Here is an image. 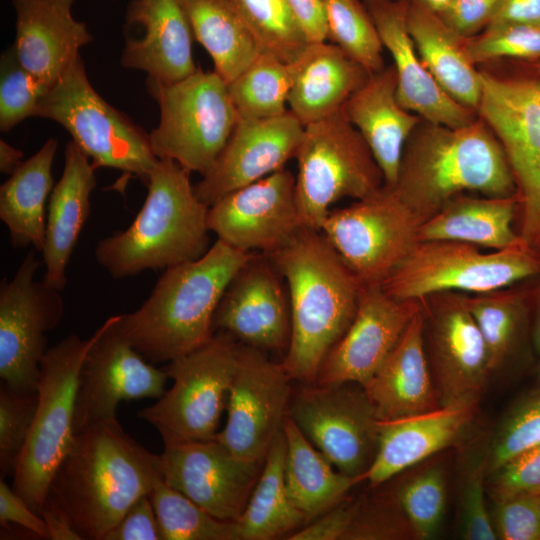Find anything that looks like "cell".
<instances>
[{
  "mask_svg": "<svg viewBox=\"0 0 540 540\" xmlns=\"http://www.w3.org/2000/svg\"><path fill=\"white\" fill-rule=\"evenodd\" d=\"M194 39L208 52L214 71L228 84L261 53L232 0H180Z\"/></svg>",
  "mask_w": 540,
  "mask_h": 540,
  "instance_id": "obj_36",
  "label": "cell"
},
{
  "mask_svg": "<svg viewBox=\"0 0 540 540\" xmlns=\"http://www.w3.org/2000/svg\"><path fill=\"white\" fill-rule=\"evenodd\" d=\"M286 440H274L249 501L235 522L237 540H272L295 532L307 522L290 500L284 477Z\"/></svg>",
  "mask_w": 540,
  "mask_h": 540,
  "instance_id": "obj_37",
  "label": "cell"
},
{
  "mask_svg": "<svg viewBox=\"0 0 540 540\" xmlns=\"http://www.w3.org/2000/svg\"><path fill=\"white\" fill-rule=\"evenodd\" d=\"M422 223L384 185L367 198L331 209L320 231L362 284H381L419 242Z\"/></svg>",
  "mask_w": 540,
  "mask_h": 540,
  "instance_id": "obj_13",
  "label": "cell"
},
{
  "mask_svg": "<svg viewBox=\"0 0 540 540\" xmlns=\"http://www.w3.org/2000/svg\"><path fill=\"white\" fill-rule=\"evenodd\" d=\"M407 28L427 70L458 103L477 112L483 82L465 52V40L437 11L420 0H409Z\"/></svg>",
  "mask_w": 540,
  "mask_h": 540,
  "instance_id": "obj_32",
  "label": "cell"
},
{
  "mask_svg": "<svg viewBox=\"0 0 540 540\" xmlns=\"http://www.w3.org/2000/svg\"><path fill=\"white\" fill-rule=\"evenodd\" d=\"M261 52L294 62L308 45L286 0H232Z\"/></svg>",
  "mask_w": 540,
  "mask_h": 540,
  "instance_id": "obj_44",
  "label": "cell"
},
{
  "mask_svg": "<svg viewBox=\"0 0 540 540\" xmlns=\"http://www.w3.org/2000/svg\"><path fill=\"white\" fill-rule=\"evenodd\" d=\"M44 519L49 537L52 540H83L74 529L68 517L57 507L44 503L40 511Z\"/></svg>",
  "mask_w": 540,
  "mask_h": 540,
  "instance_id": "obj_58",
  "label": "cell"
},
{
  "mask_svg": "<svg viewBox=\"0 0 540 540\" xmlns=\"http://www.w3.org/2000/svg\"><path fill=\"white\" fill-rule=\"evenodd\" d=\"M304 125L288 110L267 119H238L212 167L194 186L207 206L238 188L284 168L295 158Z\"/></svg>",
  "mask_w": 540,
  "mask_h": 540,
  "instance_id": "obj_23",
  "label": "cell"
},
{
  "mask_svg": "<svg viewBox=\"0 0 540 540\" xmlns=\"http://www.w3.org/2000/svg\"><path fill=\"white\" fill-rule=\"evenodd\" d=\"M391 188L422 222L466 191L492 197L517 192L504 149L479 116L462 127L421 119L405 143Z\"/></svg>",
  "mask_w": 540,
  "mask_h": 540,
  "instance_id": "obj_4",
  "label": "cell"
},
{
  "mask_svg": "<svg viewBox=\"0 0 540 540\" xmlns=\"http://www.w3.org/2000/svg\"><path fill=\"white\" fill-rule=\"evenodd\" d=\"M415 539L392 491L359 498L345 540Z\"/></svg>",
  "mask_w": 540,
  "mask_h": 540,
  "instance_id": "obj_49",
  "label": "cell"
},
{
  "mask_svg": "<svg viewBox=\"0 0 540 540\" xmlns=\"http://www.w3.org/2000/svg\"><path fill=\"white\" fill-rule=\"evenodd\" d=\"M23 152L4 140H0V171L12 175L22 164Z\"/></svg>",
  "mask_w": 540,
  "mask_h": 540,
  "instance_id": "obj_59",
  "label": "cell"
},
{
  "mask_svg": "<svg viewBox=\"0 0 540 540\" xmlns=\"http://www.w3.org/2000/svg\"><path fill=\"white\" fill-rule=\"evenodd\" d=\"M426 353L443 407H478L491 374L482 334L461 292L421 299Z\"/></svg>",
  "mask_w": 540,
  "mask_h": 540,
  "instance_id": "obj_16",
  "label": "cell"
},
{
  "mask_svg": "<svg viewBox=\"0 0 540 540\" xmlns=\"http://www.w3.org/2000/svg\"><path fill=\"white\" fill-rule=\"evenodd\" d=\"M38 403V392L0 388V476L13 474L29 436Z\"/></svg>",
  "mask_w": 540,
  "mask_h": 540,
  "instance_id": "obj_48",
  "label": "cell"
},
{
  "mask_svg": "<svg viewBox=\"0 0 540 540\" xmlns=\"http://www.w3.org/2000/svg\"><path fill=\"white\" fill-rule=\"evenodd\" d=\"M518 208L517 194L481 198L462 194L420 225L418 241L451 240L493 250L524 245L513 227Z\"/></svg>",
  "mask_w": 540,
  "mask_h": 540,
  "instance_id": "obj_33",
  "label": "cell"
},
{
  "mask_svg": "<svg viewBox=\"0 0 540 540\" xmlns=\"http://www.w3.org/2000/svg\"><path fill=\"white\" fill-rule=\"evenodd\" d=\"M487 495L499 501L540 493V444L506 460L487 477Z\"/></svg>",
  "mask_w": 540,
  "mask_h": 540,
  "instance_id": "obj_50",
  "label": "cell"
},
{
  "mask_svg": "<svg viewBox=\"0 0 540 540\" xmlns=\"http://www.w3.org/2000/svg\"><path fill=\"white\" fill-rule=\"evenodd\" d=\"M160 477L158 455L128 435L115 417L75 434L44 503L60 509L83 540H102Z\"/></svg>",
  "mask_w": 540,
  "mask_h": 540,
  "instance_id": "obj_1",
  "label": "cell"
},
{
  "mask_svg": "<svg viewBox=\"0 0 540 540\" xmlns=\"http://www.w3.org/2000/svg\"><path fill=\"white\" fill-rule=\"evenodd\" d=\"M30 249L12 278L0 283V378L18 391H36L47 352L46 333L64 313L61 291L34 276L41 266Z\"/></svg>",
  "mask_w": 540,
  "mask_h": 540,
  "instance_id": "obj_15",
  "label": "cell"
},
{
  "mask_svg": "<svg viewBox=\"0 0 540 540\" xmlns=\"http://www.w3.org/2000/svg\"><path fill=\"white\" fill-rule=\"evenodd\" d=\"M117 315L94 333L82 363L75 404V433L116 417L120 402L159 399L169 378L147 361L119 332Z\"/></svg>",
  "mask_w": 540,
  "mask_h": 540,
  "instance_id": "obj_18",
  "label": "cell"
},
{
  "mask_svg": "<svg viewBox=\"0 0 540 540\" xmlns=\"http://www.w3.org/2000/svg\"><path fill=\"white\" fill-rule=\"evenodd\" d=\"M540 275V257L525 245L482 252L473 244L419 241L381 283L399 300L441 292L480 294L514 286Z\"/></svg>",
  "mask_w": 540,
  "mask_h": 540,
  "instance_id": "obj_9",
  "label": "cell"
},
{
  "mask_svg": "<svg viewBox=\"0 0 540 540\" xmlns=\"http://www.w3.org/2000/svg\"><path fill=\"white\" fill-rule=\"evenodd\" d=\"M478 407H443L380 421L375 456L363 481L377 488L400 473L461 444L467 437Z\"/></svg>",
  "mask_w": 540,
  "mask_h": 540,
  "instance_id": "obj_26",
  "label": "cell"
},
{
  "mask_svg": "<svg viewBox=\"0 0 540 540\" xmlns=\"http://www.w3.org/2000/svg\"><path fill=\"white\" fill-rule=\"evenodd\" d=\"M421 307V299L399 300L381 284H362L356 313L322 362L316 383H369Z\"/></svg>",
  "mask_w": 540,
  "mask_h": 540,
  "instance_id": "obj_21",
  "label": "cell"
},
{
  "mask_svg": "<svg viewBox=\"0 0 540 540\" xmlns=\"http://www.w3.org/2000/svg\"><path fill=\"white\" fill-rule=\"evenodd\" d=\"M503 0H451L438 12L442 19L464 37H471L488 26Z\"/></svg>",
  "mask_w": 540,
  "mask_h": 540,
  "instance_id": "obj_54",
  "label": "cell"
},
{
  "mask_svg": "<svg viewBox=\"0 0 540 540\" xmlns=\"http://www.w3.org/2000/svg\"><path fill=\"white\" fill-rule=\"evenodd\" d=\"M481 74L477 114L504 149L519 199L518 233L540 257V90L534 79Z\"/></svg>",
  "mask_w": 540,
  "mask_h": 540,
  "instance_id": "obj_12",
  "label": "cell"
},
{
  "mask_svg": "<svg viewBox=\"0 0 540 540\" xmlns=\"http://www.w3.org/2000/svg\"><path fill=\"white\" fill-rule=\"evenodd\" d=\"M93 335L71 334L47 350L37 385L32 427L13 476V490L37 514L56 469L75 436L74 416L79 374Z\"/></svg>",
  "mask_w": 540,
  "mask_h": 540,
  "instance_id": "obj_7",
  "label": "cell"
},
{
  "mask_svg": "<svg viewBox=\"0 0 540 540\" xmlns=\"http://www.w3.org/2000/svg\"><path fill=\"white\" fill-rule=\"evenodd\" d=\"M0 130L7 132L24 119L36 115L50 87L28 72L12 48L0 62Z\"/></svg>",
  "mask_w": 540,
  "mask_h": 540,
  "instance_id": "obj_46",
  "label": "cell"
},
{
  "mask_svg": "<svg viewBox=\"0 0 540 540\" xmlns=\"http://www.w3.org/2000/svg\"><path fill=\"white\" fill-rule=\"evenodd\" d=\"M535 377H536V383L540 384V363L537 366Z\"/></svg>",
  "mask_w": 540,
  "mask_h": 540,
  "instance_id": "obj_63",
  "label": "cell"
},
{
  "mask_svg": "<svg viewBox=\"0 0 540 540\" xmlns=\"http://www.w3.org/2000/svg\"><path fill=\"white\" fill-rule=\"evenodd\" d=\"M531 298L532 289L510 287L465 295L468 310L484 339L492 375L510 365L530 339Z\"/></svg>",
  "mask_w": 540,
  "mask_h": 540,
  "instance_id": "obj_38",
  "label": "cell"
},
{
  "mask_svg": "<svg viewBox=\"0 0 540 540\" xmlns=\"http://www.w3.org/2000/svg\"><path fill=\"white\" fill-rule=\"evenodd\" d=\"M207 225L217 239L250 253L270 254L303 228L296 176L282 168L219 198L208 208Z\"/></svg>",
  "mask_w": 540,
  "mask_h": 540,
  "instance_id": "obj_19",
  "label": "cell"
},
{
  "mask_svg": "<svg viewBox=\"0 0 540 540\" xmlns=\"http://www.w3.org/2000/svg\"><path fill=\"white\" fill-rule=\"evenodd\" d=\"M491 521L500 540H540V493L493 502Z\"/></svg>",
  "mask_w": 540,
  "mask_h": 540,
  "instance_id": "obj_51",
  "label": "cell"
},
{
  "mask_svg": "<svg viewBox=\"0 0 540 540\" xmlns=\"http://www.w3.org/2000/svg\"><path fill=\"white\" fill-rule=\"evenodd\" d=\"M540 444V384L505 412L488 446V475L509 458Z\"/></svg>",
  "mask_w": 540,
  "mask_h": 540,
  "instance_id": "obj_45",
  "label": "cell"
},
{
  "mask_svg": "<svg viewBox=\"0 0 540 540\" xmlns=\"http://www.w3.org/2000/svg\"><path fill=\"white\" fill-rule=\"evenodd\" d=\"M145 185L146 199L132 223L95 248L97 263L114 279L192 261L210 247L209 206L196 195L190 172L158 158Z\"/></svg>",
  "mask_w": 540,
  "mask_h": 540,
  "instance_id": "obj_5",
  "label": "cell"
},
{
  "mask_svg": "<svg viewBox=\"0 0 540 540\" xmlns=\"http://www.w3.org/2000/svg\"><path fill=\"white\" fill-rule=\"evenodd\" d=\"M266 255L284 279L290 304L291 334L281 364L291 380L314 383L354 318L362 283L320 230L305 227Z\"/></svg>",
  "mask_w": 540,
  "mask_h": 540,
  "instance_id": "obj_2",
  "label": "cell"
},
{
  "mask_svg": "<svg viewBox=\"0 0 540 540\" xmlns=\"http://www.w3.org/2000/svg\"><path fill=\"white\" fill-rule=\"evenodd\" d=\"M492 24L540 25V0H503Z\"/></svg>",
  "mask_w": 540,
  "mask_h": 540,
  "instance_id": "obj_57",
  "label": "cell"
},
{
  "mask_svg": "<svg viewBox=\"0 0 540 540\" xmlns=\"http://www.w3.org/2000/svg\"><path fill=\"white\" fill-rule=\"evenodd\" d=\"M328 40L370 73L385 67L376 26L360 0H323Z\"/></svg>",
  "mask_w": 540,
  "mask_h": 540,
  "instance_id": "obj_43",
  "label": "cell"
},
{
  "mask_svg": "<svg viewBox=\"0 0 540 540\" xmlns=\"http://www.w3.org/2000/svg\"><path fill=\"white\" fill-rule=\"evenodd\" d=\"M393 64L370 73L342 110L360 132L378 163L385 185H395L405 143L421 117L400 105Z\"/></svg>",
  "mask_w": 540,
  "mask_h": 540,
  "instance_id": "obj_29",
  "label": "cell"
},
{
  "mask_svg": "<svg viewBox=\"0 0 540 540\" xmlns=\"http://www.w3.org/2000/svg\"><path fill=\"white\" fill-rule=\"evenodd\" d=\"M295 158L296 199L307 228L320 230L339 200L364 199L385 185L369 146L342 109L304 126Z\"/></svg>",
  "mask_w": 540,
  "mask_h": 540,
  "instance_id": "obj_8",
  "label": "cell"
},
{
  "mask_svg": "<svg viewBox=\"0 0 540 540\" xmlns=\"http://www.w3.org/2000/svg\"><path fill=\"white\" fill-rule=\"evenodd\" d=\"M288 414L337 470L362 479L376 453L381 421L362 386L301 383L292 390Z\"/></svg>",
  "mask_w": 540,
  "mask_h": 540,
  "instance_id": "obj_14",
  "label": "cell"
},
{
  "mask_svg": "<svg viewBox=\"0 0 540 540\" xmlns=\"http://www.w3.org/2000/svg\"><path fill=\"white\" fill-rule=\"evenodd\" d=\"M162 540H237L235 522L221 520L157 479L149 493Z\"/></svg>",
  "mask_w": 540,
  "mask_h": 540,
  "instance_id": "obj_41",
  "label": "cell"
},
{
  "mask_svg": "<svg viewBox=\"0 0 540 540\" xmlns=\"http://www.w3.org/2000/svg\"><path fill=\"white\" fill-rule=\"evenodd\" d=\"M1 527L16 524L41 539H50L44 519L1 478L0 480Z\"/></svg>",
  "mask_w": 540,
  "mask_h": 540,
  "instance_id": "obj_55",
  "label": "cell"
},
{
  "mask_svg": "<svg viewBox=\"0 0 540 540\" xmlns=\"http://www.w3.org/2000/svg\"><path fill=\"white\" fill-rule=\"evenodd\" d=\"M281 362L239 343L235 374L227 400V420L215 439L236 456L264 462L283 431L292 387Z\"/></svg>",
  "mask_w": 540,
  "mask_h": 540,
  "instance_id": "obj_17",
  "label": "cell"
},
{
  "mask_svg": "<svg viewBox=\"0 0 540 540\" xmlns=\"http://www.w3.org/2000/svg\"><path fill=\"white\" fill-rule=\"evenodd\" d=\"M397 72V99L422 119L448 127H462L478 118L449 96L425 67L407 28L409 0H362Z\"/></svg>",
  "mask_w": 540,
  "mask_h": 540,
  "instance_id": "obj_24",
  "label": "cell"
},
{
  "mask_svg": "<svg viewBox=\"0 0 540 540\" xmlns=\"http://www.w3.org/2000/svg\"><path fill=\"white\" fill-rule=\"evenodd\" d=\"M64 158L62 176L48 201L41 251L45 267L42 280L60 291L67 284V266L90 215V195L96 186L95 167L73 141L66 145Z\"/></svg>",
  "mask_w": 540,
  "mask_h": 540,
  "instance_id": "obj_30",
  "label": "cell"
},
{
  "mask_svg": "<svg viewBox=\"0 0 540 540\" xmlns=\"http://www.w3.org/2000/svg\"><path fill=\"white\" fill-rule=\"evenodd\" d=\"M289 110L304 125L340 111L370 72L333 43H308L290 63Z\"/></svg>",
  "mask_w": 540,
  "mask_h": 540,
  "instance_id": "obj_31",
  "label": "cell"
},
{
  "mask_svg": "<svg viewBox=\"0 0 540 540\" xmlns=\"http://www.w3.org/2000/svg\"><path fill=\"white\" fill-rule=\"evenodd\" d=\"M465 52L474 64L501 58L540 59V25L492 24L467 37Z\"/></svg>",
  "mask_w": 540,
  "mask_h": 540,
  "instance_id": "obj_47",
  "label": "cell"
},
{
  "mask_svg": "<svg viewBox=\"0 0 540 540\" xmlns=\"http://www.w3.org/2000/svg\"><path fill=\"white\" fill-rule=\"evenodd\" d=\"M489 437L484 433L459 444L457 531L464 540H497L487 507Z\"/></svg>",
  "mask_w": 540,
  "mask_h": 540,
  "instance_id": "obj_39",
  "label": "cell"
},
{
  "mask_svg": "<svg viewBox=\"0 0 540 540\" xmlns=\"http://www.w3.org/2000/svg\"><path fill=\"white\" fill-rule=\"evenodd\" d=\"M158 460L168 485L226 521L243 513L264 463L236 456L215 438L166 442Z\"/></svg>",
  "mask_w": 540,
  "mask_h": 540,
  "instance_id": "obj_20",
  "label": "cell"
},
{
  "mask_svg": "<svg viewBox=\"0 0 540 540\" xmlns=\"http://www.w3.org/2000/svg\"><path fill=\"white\" fill-rule=\"evenodd\" d=\"M214 329L264 352L287 349L291 334L286 284L271 259L253 253L227 286Z\"/></svg>",
  "mask_w": 540,
  "mask_h": 540,
  "instance_id": "obj_22",
  "label": "cell"
},
{
  "mask_svg": "<svg viewBox=\"0 0 540 540\" xmlns=\"http://www.w3.org/2000/svg\"><path fill=\"white\" fill-rule=\"evenodd\" d=\"M292 87L290 64L261 52L228 83L232 102L241 119H267L286 113Z\"/></svg>",
  "mask_w": 540,
  "mask_h": 540,
  "instance_id": "obj_40",
  "label": "cell"
},
{
  "mask_svg": "<svg viewBox=\"0 0 540 540\" xmlns=\"http://www.w3.org/2000/svg\"><path fill=\"white\" fill-rule=\"evenodd\" d=\"M146 86L160 109L159 124L149 133L155 156L203 176L239 119L228 84L214 70L198 68L175 83L147 78Z\"/></svg>",
  "mask_w": 540,
  "mask_h": 540,
  "instance_id": "obj_6",
  "label": "cell"
},
{
  "mask_svg": "<svg viewBox=\"0 0 540 540\" xmlns=\"http://www.w3.org/2000/svg\"><path fill=\"white\" fill-rule=\"evenodd\" d=\"M283 433L286 490L294 506L310 522L340 503L362 479L337 470L305 437L289 414Z\"/></svg>",
  "mask_w": 540,
  "mask_h": 540,
  "instance_id": "obj_35",
  "label": "cell"
},
{
  "mask_svg": "<svg viewBox=\"0 0 540 540\" xmlns=\"http://www.w3.org/2000/svg\"><path fill=\"white\" fill-rule=\"evenodd\" d=\"M530 67L540 75V59L535 61H530Z\"/></svg>",
  "mask_w": 540,
  "mask_h": 540,
  "instance_id": "obj_62",
  "label": "cell"
},
{
  "mask_svg": "<svg viewBox=\"0 0 540 540\" xmlns=\"http://www.w3.org/2000/svg\"><path fill=\"white\" fill-rule=\"evenodd\" d=\"M437 12L444 10L451 0H420Z\"/></svg>",
  "mask_w": 540,
  "mask_h": 540,
  "instance_id": "obj_61",
  "label": "cell"
},
{
  "mask_svg": "<svg viewBox=\"0 0 540 540\" xmlns=\"http://www.w3.org/2000/svg\"><path fill=\"white\" fill-rule=\"evenodd\" d=\"M415 539L435 538L442 526L447 499L444 465L434 462L406 476L392 490Z\"/></svg>",
  "mask_w": 540,
  "mask_h": 540,
  "instance_id": "obj_42",
  "label": "cell"
},
{
  "mask_svg": "<svg viewBox=\"0 0 540 540\" xmlns=\"http://www.w3.org/2000/svg\"><path fill=\"white\" fill-rule=\"evenodd\" d=\"M74 0H12L16 12L13 46L19 63L52 88L93 38L72 15Z\"/></svg>",
  "mask_w": 540,
  "mask_h": 540,
  "instance_id": "obj_27",
  "label": "cell"
},
{
  "mask_svg": "<svg viewBox=\"0 0 540 540\" xmlns=\"http://www.w3.org/2000/svg\"><path fill=\"white\" fill-rule=\"evenodd\" d=\"M364 389L381 421L441 406L426 353L422 301L401 338Z\"/></svg>",
  "mask_w": 540,
  "mask_h": 540,
  "instance_id": "obj_28",
  "label": "cell"
},
{
  "mask_svg": "<svg viewBox=\"0 0 540 540\" xmlns=\"http://www.w3.org/2000/svg\"><path fill=\"white\" fill-rule=\"evenodd\" d=\"M239 342L219 331L212 339L163 367L174 383L138 417L155 427L163 443L209 440L218 433L235 374Z\"/></svg>",
  "mask_w": 540,
  "mask_h": 540,
  "instance_id": "obj_11",
  "label": "cell"
},
{
  "mask_svg": "<svg viewBox=\"0 0 540 540\" xmlns=\"http://www.w3.org/2000/svg\"><path fill=\"white\" fill-rule=\"evenodd\" d=\"M126 33L121 64L138 69L150 79L175 83L198 67L192 54L193 32L180 0H132L126 11Z\"/></svg>",
  "mask_w": 540,
  "mask_h": 540,
  "instance_id": "obj_25",
  "label": "cell"
},
{
  "mask_svg": "<svg viewBox=\"0 0 540 540\" xmlns=\"http://www.w3.org/2000/svg\"><path fill=\"white\" fill-rule=\"evenodd\" d=\"M532 316L530 342L533 351L540 356V282L532 289Z\"/></svg>",
  "mask_w": 540,
  "mask_h": 540,
  "instance_id": "obj_60",
  "label": "cell"
},
{
  "mask_svg": "<svg viewBox=\"0 0 540 540\" xmlns=\"http://www.w3.org/2000/svg\"><path fill=\"white\" fill-rule=\"evenodd\" d=\"M359 498L345 497L340 503L326 511L303 528L291 533L287 540H345Z\"/></svg>",
  "mask_w": 540,
  "mask_h": 540,
  "instance_id": "obj_52",
  "label": "cell"
},
{
  "mask_svg": "<svg viewBox=\"0 0 540 540\" xmlns=\"http://www.w3.org/2000/svg\"><path fill=\"white\" fill-rule=\"evenodd\" d=\"M35 117L63 126L95 169H118L146 184L158 160L149 134L95 91L80 56L43 98Z\"/></svg>",
  "mask_w": 540,
  "mask_h": 540,
  "instance_id": "obj_10",
  "label": "cell"
},
{
  "mask_svg": "<svg viewBox=\"0 0 540 540\" xmlns=\"http://www.w3.org/2000/svg\"><path fill=\"white\" fill-rule=\"evenodd\" d=\"M253 253L217 239L199 258L171 266L134 312L117 315L116 326L149 362H170L209 342L219 302Z\"/></svg>",
  "mask_w": 540,
  "mask_h": 540,
  "instance_id": "obj_3",
  "label": "cell"
},
{
  "mask_svg": "<svg viewBox=\"0 0 540 540\" xmlns=\"http://www.w3.org/2000/svg\"><path fill=\"white\" fill-rule=\"evenodd\" d=\"M102 540H162L158 519L149 495L137 499Z\"/></svg>",
  "mask_w": 540,
  "mask_h": 540,
  "instance_id": "obj_53",
  "label": "cell"
},
{
  "mask_svg": "<svg viewBox=\"0 0 540 540\" xmlns=\"http://www.w3.org/2000/svg\"><path fill=\"white\" fill-rule=\"evenodd\" d=\"M309 43L328 40L323 0H286Z\"/></svg>",
  "mask_w": 540,
  "mask_h": 540,
  "instance_id": "obj_56",
  "label": "cell"
},
{
  "mask_svg": "<svg viewBox=\"0 0 540 540\" xmlns=\"http://www.w3.org/2000/svg\"><path fill=\"white\" fill-rule=\"evenodd\" d=\"M57 145L56 139H48L0 187V219L14 248L32 246L40 253L43 249Z\"/></svg>",
  "mask_w": 540,
  "mask_h": 540,
  "instance_id": "obj_34",
  "label": "cell"
}]
</instances>
